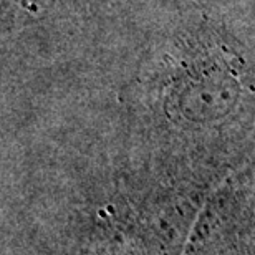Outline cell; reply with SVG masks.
Returning a JSON list of instances; mask_svg holds the SVG:
<instances>
[{"label":"cell","mask_w":255,"mask_h":255,"mask_svg":"<svg viewBox=\"0 0 255 255\" xmlns=\"http://www.w3.org/2000/svg\"><path fill=\"white\" fill-rule=\"evenodd\" d=\"M241 96V83L231 63L199 58L187 65L169 90L166 106L191 125H211L227 118Z\"/></svg>","instance_id":"obj_1"}]
</instances>
